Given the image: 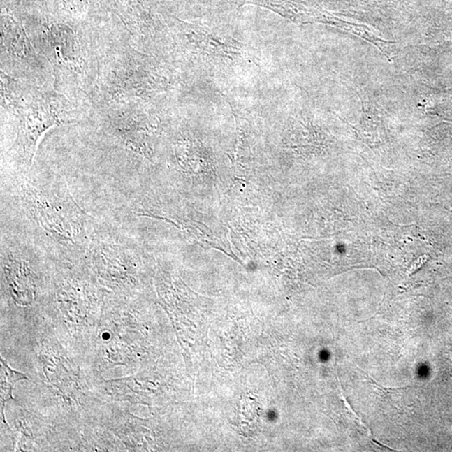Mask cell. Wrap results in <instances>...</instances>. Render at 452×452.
I'll list each match as a JSON object with an SVG mask.
<instances>
[{"label":"cell","instance_id":"obj_4","mask_svg":"<svg viewBox=\"0 0 452 452\" xmlns=\"http://www.w3.org/2000/svg\"><path fill=\"white\" fill-rule=\"evenodd\" d=\"M111 131L126 150L145 154L147 124L141 113L132 108L117 109L109 115Z\"/></svg>","mask_w":452,"mask_h":452},{"label":"cell","instance_id":"obj_5","mask_svg":"<svg viewBox=\"0 0 452 452\" xmlns=\"http://www.w3.org/2000/svg\"><path fill=\"white\" fill-rule=\"evenodd\" d=\"M2 43L17 61L36 63V53L24 31L14 21H6L2 24Z\"/></svg>","mask_w":452,"mask_h":452},{"label":"cell","instance_id":"obj_7","mask_svg":"<svg viewBox=\"0 0 452 452\" xmlns=\"http://www.w3.org/2000/svg\"><path fill=\"white\" fill-rule=\"evenodd\" d=\"M27 379V376L10 369L1 358V415L4 418V404L13 400L12 391L15 384L19 380Z\"/></svg>","mask_w":452,"mask_h":452},{"label":"cell","instance_id":"obj_1","mask_svg":"<svg viewBox=\"0 0 452 452\" xmlns=\"http://www.w3.org/2000/svg\"><path fill=\"white\" fill-rule=\"evenodd\" d=\"M18 196L24 212L50 242L86 253L94 231L87 214L60 180L22 178Z\"/></svg>","mask_w":452,"mask_h":452},{"label":"cell","instance_id":"obj_3","mask_svg":"<svg viewBox=\"0 0 452 452\" xmlns=\"http://www.w3.org/2000/svg\"><path fill=\"white\" fill-rule=\"evenodd\" d=\"M132 242L109 233L93 234L86 254L101 277L112 284L132 280L138 255Z\"/></svg>","mask_w":452,"mask_h":452},{"label":"cell","instance_id":"obj_2","mask_svg":"<svg viewBox=\"0 0 452 452\" xmlns=\"http://www.w3.org/2000/svg\"><path fill=\"white\" fill-rule=\"evenodd\" d=\"M14 112L18 124L13 150L24 170L31 168L37 143L46 131L77 122L79 116L71 101L54 92L27 93Z\"/></svg>","mask_w":452,"mask_h":452},{"label":"cell","instance_id":"obj_6","mask_svg":"<svg viewBox=\"0 0 452 452\" xmlns=\"http://www.w3.org/2000/svg\"><path fill=\"white\" fill-rule=\"evenodd\" d=\"M50 48L58 63L77 61L80 49L77 38L64 27H53L48 36Z\"/></svg>","mask_w":452,"mask_h":452}]
</instances>
